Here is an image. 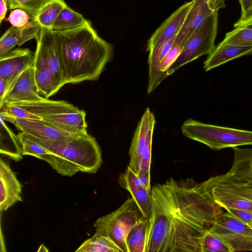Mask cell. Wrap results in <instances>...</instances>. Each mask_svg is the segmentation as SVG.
<instances>
[{"mask_svg":"<svg viewBox=\"0 0 252 252\" xmlns=\"http://www.w3.org/2000/svg\"><path fill=\"white\" fill-rule=\"evenodd\" d=\"M212 178L215 186L219 189L241 196L252 202V188L244 182L226 173Z\"/></svg>","mask_w":252,"mask_h":252,"instance_id":"21","label":"cell"},{"mask_svg":"<svg viewBox=\"0 0 252 252\" xmlns=\"http://www.w3.org/2000/svg\"><path fill=\"white\" fill-rule=\"evenodd\" d=\"M156 121L154 113L147 108L138 122L132 137L129 150L128 166L137 175L140 168L142 157L149 134L154 131Z\"/></svg>","mask_w":252,"mask_h":252,"instance_id":"12","label":"cell"},{"mask_svg":"<svg viewBox=\"0 0 252 252\" xmlns=\"http://www.w3.org/2000/svg\"><path fill=\"white\" fill-rule=\"evenodd\" d=\"M54 32L67 84L97 80L112 58V45L98 35L91 23L76 29Z\"/></svg>","mask_w":252,"mask_h":252,"instance_id":"2","label":"cell"},{"mask_svg":"<svg viewBox=\"0 0 252 252\" xmlns=\"http://www.w3.org/2000/svg\"><path fill=\"white\" fill-rule=\"evenodd\" d=\"M0 115L5 121L13 124L21 132L39 139L51 141L61 140L81 134H73L61 130L42 120L22 119Z\"/></svg>","mask_w":252,"mask_h":252,"instance_id":"13","label":"cell"},{"mask_svg":"<svg viewBox=\"0 0 252 252\" xmlns=\"http://www.w3.org/2000/svg\"><path fill=\"white\" fill-rule=\"evenodd\" d=\"M240 181L244 182L247 185H248V186H249L252 188V181H243V180H240Z\"/></svg>","mask_w":252,"mask_h":252,"instance_id":"43","label":"cell"},{"mask_svg":"<svg viewBox=\"0 0 252 252\" xmlns=\"http://www.w3.org/2000/svg\"><path fill=\"white\" fill-rule=\"evenodd\" d=\"M153 132L154 131H151L147 137L142 157L139 171L150 172Z\"/></svg>","mask_w":252,"mask_h":252,"instance_id":"34","label":"cell"},{"mask_svg":"<svg viewBox=\"0 0 252 252\" xmlns=\"http://www.w3.org/2000/svg\"><path fill=\"white\" fill-rule=\"evenodd\" d=\"M35 81L33 65L23 71L10 86L0 106L20 102L40 101L44 98L39 95Z\"/></svg>","mask_w":252,"mask_h":252,"instance_id":"11","label":"cell"},{"mask_svg":"<svg viewBox=\"0 0 252 252\" xmlns=\"http://www.w3.org/2000/svg\"><path fill=\"white\" fill-rule=\"evenodd\" d=\"M222 44L239 46H252V29L246 27L235 28L227 32Z\"/></svg>","mask_w":252,"mask_h":252,"instance_id":"27","label":"cell"},{"mask_svg":"<svg viewBox=\"0 0 252 252\" xmlns=\"http://www.w3.org/2000/svg\"><path fill=\"white\" fill-rule=\"evenodd\" d=\"M33 55V67L39 93L48 98L67 84L55 32L41 28Z\"/></svg>","mask_w":252,"mask_h":252,"instance_id":"4","label":"cell"},{"mask_svg":"<svg viewBox=\"0 0 252 252\" xmlns=\"http://www.w3.org/2000/svg\"><path fill=\"white\" fill-rule=\"evenodd\" d=\"M30 17L24 10L16 8L11 11L6 21H8L12 26L21 28L29 23Z\"/></svg>","mask_w":252,"mask_h":252,"instance_id":"33","label":"cell"},{"mask_svg":"<svg viewBox=\"0 0 252 252\" xmlns=\"http://www.w3.org/2000/svg\"><path fill=\"white\" fill-rule=\"evenodd\" d=\"M209 230L219 236L231 252L252 251V228L227 212L222 213Z\"/></svg>","mask_w":252,"mask_h":252,"instance_id":"9","label":"cell"},{"mask_svg":"<svg viewBox=\"0 0 252 252\" xmlns=\"http://www.w3.org/2000/svg\"><path fill=\"white\" fill-rule=\"evenodd\" d=\"M0 210L6 211L16 203L23 201L22 185L9 164L0 160Z\"/></svg>","mask_w":252,"mask_h":252,"instance_id":"16","label":"cell"},{"mask_svg":"<svg viewBox=\"0 0 252 252\" xmlns=\"http://www.w3.org/2000/svg\"><path fill=\"white\" fill-rule=\"evenodd\" d=\"M225 209L230 215L248 224L252 222V211L231 208Z\"/></svg>","mask_w":252,"mask_h":252,"instance_id":"35","label":"cell"},{"mask_svg":"<svg viewBox=\"0 0 252 252\" xmlns=\"http://www.w3.org/2000/svg\"><path fill=\"white\" fill-rule=\"evenodd\" d=\"M234 28L246 27L252 29V16L246 19L239 18L234 24Z\"/></svg>","mask_w":252,"mask_h":252,"instance_id":"39","label":"cell"},{"mask_svg":"<svg viewBox=\"0 0 252 252\" xmlns=\"http://www.w3.org/2000/svg\"><path fill=\"white\" fill-rule=\"evenodd\" d=\"M5 120L0 116V151H3L5 153L7 149L8 150L7 154L13 157L15 155L20 157L22 154L21 146L18 135H15L7 126Z\"/></svg>","mask_w":252,"mask_h":252,"instance_id":"26","label":"cell"},{"mask_svg":"<svg viewBox=\"0 0 252 252\" xmlns=\"http://www.w3.org/2000/svg\"><path fill=\"white\" fill-rule=\"evenodd\" d=\"M151 218H143L131 228L126 238L128 252H145Z\"/></svg>","mask_w":252,"mask_h":252,"instance_id":"20","label":"cell"},{"mask_svg":"<svg viewBox=\"0 0 252 252\" xmlns=\"http://www.w3.org/2000/svg\"><path fill=\"white\" fill-rule=\"evenodd\" d=\"M7 91V87L5 80L0 78V102L2 101Z\"/></svg>","mask_w":252,"mask_h":252,"instance_id":"41","label":"cell"},{"mask_svg":"<svg viewBox=\"0 0 252 252\" xmlns=\"http://www.w3.org/2000/svg\"><path fill=\"white\" fill-rule=\"evenodd\" d=\"M33 63V55L28 48H17L0 57V78L5 81L8 89L20 73Z\"/></svg>","mask_w":252,"mask_h":252,"instance_id":"14","label":"cell"},{"mask_svg":"<svg viewBox=\"0 0 252 252\" xmlns=\"http://www.w3.org/2000/svg\"><path fill=\"white\" fill-rule=\"evenodd\" d=\"M213 194L216 202L224 209L231 208L252 211V202L241 196L220 189L215 186L214 183Z\"/></svg>","mask_w":252,"mask_h":252,"instance_id":"25","label":"cell"},{"mask_svg":"<svg viewBox=\"0 0 252 252\" xmlns=\"http://www.w3.org/2000/svg\"><path fill=\"white\" fill-rule=\"evenodd\" d=\"M252 54V46H239L220 42L208 55L203 63V68L208 71L233 59Z\"/></svg>","mask_w":252,"mask_h":252,"instance_id":"18","label":"cell"},{"mask_svg":"<svg viewBox=\"0 0 252 252\" xmlns=\"http://www.w3.org/2000/svg\"><path fill=\"white\" fill-rule=\"evenodd\" d=\"M10 104L39 117L49 125L61 130L73 134L88 133L86 112L68 102L44 98L40 101Z\"/></svg>","mask_w":252,"mask_h":252,"instance_id":"5","label":"cell"},{"mask_svg":"<svg viewBox=\"0 0 252 252\" xmlns=\"http://www.w3.org/2000/svg\"><path fill=\"white\" fill-rule=\"evenodd\" d=\"M50 0H8L10 10L21 9L31 17L34 18L41 8Z\"/></svg>","mask_w":252,"mask_h":252,"instance_id":"30","label":"cell"},{"mask_svg":"<svg viewBox=\"0 0 252 252\" xmlns=\"http://www.w3.org/2000/svg\"><path fill=\"white\" fill-rule=\"evenodd\" d=\"M49 250L48 249L46 248V247L43 244H41L40 247H39V249L37 251L38 252H48Z\"/></svg>","mask_w":252,"mask_h":252,"instance_id":"42","label":"cell"},{"mask_svg":"<svg viewBox=\"0 0 252 252\" xmlns=\"http://www.w3.org/2000/svg\"><path fill=\"white\" fill-rule=\"evenodd\" d=\"M183 135L218 151L252 145V131L204 124L189 118L181 126Z\"/></svg>","mask_w":252,"mask_h":252,"instance_id":"6","label":"cell"},{"mask_svg":"<svg viewBox=\"0 0 252 252\" xmlns=\"http://www.w3.org/2000/svg\"><path fill=\"white\" fill-rule=\"evenodd\" d=\"M144 218L132 197H128L116 210L98 218L94 223L95 231L110 238L122 252H128L127 235L132 226Z\"/></svg>","mask_w":252,"mask_h":252,"instance_id":"7","label":"cell"},{"mask_svg":"<svg viewBox=\"0 0 252 252\" xmlns=\"http://www.w3.org/2000/svg\"><path fill=\"white\" fill-rule=\"evenodd\" d=\"M24 134L49 152L44 160L62 176L71 177L79 172L94 174L102 163L101 149L88 133L56 141Z\"/></svg>","mask_w":252,"mask_h":252,"instance_id":"3","label":"cell"},{"mask_svg":"<svg viewBox=\"0 0 252 252\" xmlns=\"http://www.w3.org/2000/svg\"><path fill=\"white\" fill-rule=\"evenodd\" d=\"M22 155H30L45 160L49 152L44 147L28 138L23 132L18 134Z\"/></svg>","mask_w":252,"mask_h":252,"instance_id":"28","label":"cell"},{"mask_svg":"<svg viewBox=\"0 0 252 252\" xmlns=\"http://www.w3.org/2000/svg\"><path fill=\"white\" fill-rule=\"evenodd\" d=\"M75 252H122L110 238L96 231L92 237L85 241Z\"/></svg>","mask_w":252,"mask_h":252,"instance_id":"23","label":"cell"},{"mask_svg":"<svg viewBox=\"0 0 252 252\" xmlns=\"http://www.w3.org/2000/svg\"><path fill=\"white\" fill-rule=\"evenodd\" d=\"M248 225L252 228V222L250 223Z\"/></svg>","mask_w":252,"mask_h":252,"instance_id":"44","label":"cell"},{"mask_svg":"<svg viewBox=\"0 0 252 252\" xmlns=\"http://www.w3.org/2000/svg\"><path fill=\"white\" fill-rule=\"evenodd\" d=\"M41 29L33 18L24 27H10L0 39V57L12 50L16 45L20 46L32 39L37 40Z\"/></svg>","mask_w":252,"mask_h":252,"instance_id":"17","label":"cell"},{"mask_svg":"<svg viewBox=\"0 0 252 252\" xmlns=\"http://www.w3.org/2000/svg\"><path fill=\"white\" fill-rule=\"evenodd\" d=\"M137 175L142 185L147 189L151 190L150 184V172L139 171Z\"/></svg>","mask_w":252,"mask_h":252,"instance_id":"38","label":"cell"},{"mask_svg":"<svg viewBox=\"0 0 252 252\" xmlns=\"http://www.w3.org/2000/svg\"><path fill=\"white\" fill-rule=\"evenodd\" d=\"M225 7L224 0H192L189 11L175 41L185 44L207 18Z\"/></svg>","mask_w":252,"mask_h":252,"instance_id":"10","label":"cell"},{"mask_svg":"<svg viewBox=\"0 0 252 252\" xmlns=\"http://www.w3.org/2000/svg\"><path fill=\"white\" fill-rule=\"evenodd\" d=\"M185 44L175 41L169 51L161 59L158 64V71L162 74V80L164 74L172 65L180 55Z\"/></svg>","mask_w":252,"mask_h":252,"instance_id":"31","label":"cell"},{"mask_svg":"<svg viewBox=\"0 0 252 252\" xmlns=\"http://www.w3.org/2000/svg\"><path fill=\"white\" fill-rule=\"evenodd\" d=\"M201 252H231L230 249L216 234L207 230L201 242Z\"/></svg>","mask_w":252,"mask_h":252,"instance_id":"29","label":"cell"},{"mask_svg":"<svg viewBox=\"0 0 252 252\" xmlns=\"http://www.w3.org/2000/svg\"><path fill=\"white\" fill-rule=\"evenodd\" d=\"M119 185L131 195L143 217L150 218L152 214L151 190L147 189L141 183L137 174L128 166L118 179Z\"/></svg>","mask_w":252,"mask_h":252,"instance_id":"15","label":"cell"},{"mask_svg":"<svg viewBox=\"0 0 252 252\" xmlns=\"http://www.w3.org/2000/svg\"><path fill=\"white\" fill-rule=\"evenodd\" d=\"M90 23L82 14L67 5L59 15L51 30L54 32L67 31L80 28Z\"/></svg>","mask_w":252,"mask_h":252,"instance_id":"22","label":"cell"},{"mask_svg":"<svg viewBox=\"0 0 252 252\" xmlns=\"http://www.w3.org/2000/svg\"><path fill=\"white\" fill-rule=\"evenodd\" d=\"M176 36L166 42L160 49L158 57V64L161 59L165 56L169 51L172 46L173 45Z\"/></svg>","mask_w":252,"mask_h":252,"instance_id":"37","label":"cell"},{"mask_svg":"<svg viewBox=\"0 0 252 252\" xmlns=\"http://www.w3.org/2000/svg\"><path fill=\"white\" fill-rule=\"evenodd\" d=\"M212 177L170 178L151 189L152 214L145 252H201L204 233L223 213Z\"/></svg>","mask_w":252,"mask_h":252,"instance_id":"1","label":"cell"},{"mask_svg":"<svg viewBox=\"0 0 252 252\" xmlns=\"http://www.w3.org/2000/svg\"><path fill=\"white\" fill-rule=\"evenodd\" d=\"M218 12L207 18L197 28L185 44L175 62L164 74L162 79L172 74L185 64L205 55H209L215 48L217 35Z\"/></svg>","mask_w":252,"mask_h":252,"instance_id":"8","label":"cell"},{"mask_svg":"<svg viewBox=\"0 0 252 252\" xmlns=\"http://www.w3.org/2000/svg\"><path fill=\"white\" fill-rule=\"evenodd\" d=\"M0 115L8 116L22 119L42 120L27 110L10 104H4L0 106Z\"/></svg>","mask_w":252,"mask_h":252,"instance_id":"32","label":"cell"},{"mask_svg":"<svg viewBox=\"0 0 252 252\" xmlns=\"http://www.w3.org/2000/svg\"><path fill=\"white\" fill-rule=\"evenodd\" d=\"M67 5L64 0H50L41 7L33 18L41 28L51 30L59 15Z\"/></svg>","mask_w":252,"mask_h":252,"instance_id":"24","label":"cell"},{"mask_svg":"<svg viewBox=\"0 0 252 252\" xmlns=\"http://www.w3.org/2000/svg\"><path fill=\"white\" fill-rule=\"evenodd\" d=\"M241 9L240 19L252 16V0H239Z\"/></svg>","mask_w":252,"mask_h":252,"instance_id":"36","label":"cell"},{"mask_svg":"<svg viewBox=\"0 0 252 252\" xmlns=\"http://www.w3.org/2000/svg\"><path fill=\"white\" fill-rule=\"evenodd\" d=\"M8 0H0V24L5 18L7 10Z\"/></svg>","mask_w":252,"mask_h":252,"instance_id":"40","label":"cell"},{"mask_svg":"<svg viewBox=\"0 0 252 252\" xmlns=\"http://www.w3.org/2000/svg\"><path fill=\"white\" fill-rule=\"evenodd\" d=\"M233 149V163L226 174L240 180L252 181V148Z\"/></svg>","mask_w":252,"mask_h":252,"instance_id":"19","label":"cell"}]
</instances>
